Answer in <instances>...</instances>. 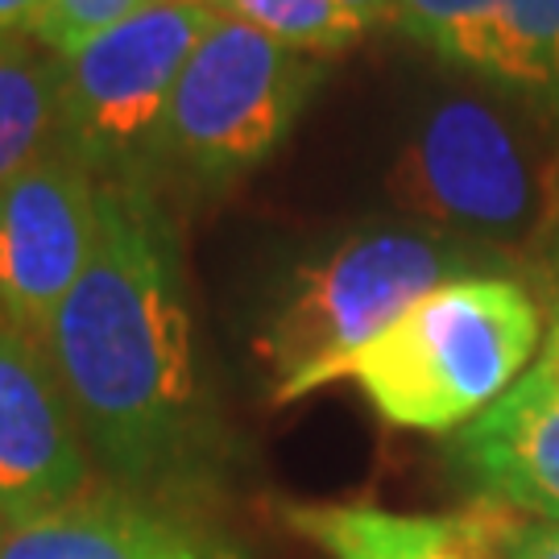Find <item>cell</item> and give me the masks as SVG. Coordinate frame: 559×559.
I'll use <instances>...</instances> for the list:
<instances>
[{"mask_svg": "<svg viewBox=\"0 0 559 559\" xmlns=\"http://www.w3.org/2000/svg\"><path fill=\"white\" fill-rule=\"evenodd\" d=\"M221 13L216 0H150L59 59V138L100 182L154 187L166 104Z\"/></svg>", "mask_w": 559, "mask_h": 559, "instance_id": "6", "label": "cell"}, {"mask_svg": "<svg viewBox=\"0 0 559 559\" xmlns=\"http://www.w3.org/2000/svg\"><path fill=\"white\" fill-rule=\"evenodd\" d=\"M100 233V175L55 141L0 187V316L38 336L80 282Z\"/></svg>", "mask_w": 559, "mask_h": 559, "instance_id": "7", "label": "cell"}, {"mask_svg": "<svg viewBox=\"0 0 559 559\" xmlns=\"http://www.w3.org/2000/svg\"><path fill=\"white\" fill-rule=\"evenodd\" d=\"M145 4L150 0H46L34 34L41 46H50L62 59V55L80 50L83 41H92L96 34L141 13Z\"/></svg>", "mask_w": 559, "mask_h": 559, "instance_id": "15", "label": "cell"}, {"mask_svg": "<svg viewBox=\"0 0 559 559\" xmlns=\"http://www.w3.org/2000/svg\"><path fill=\"white\" fill-rule=\"evenodd\" d=\"M59 141V55L0 46V187Z\"/></svg>", "mask_w": 559, "mask_h": 559, "instance_id": "13", "label": "cell"}, {"mask_svg": "<svg viewBox=\"0 0 559 559\" xmlns=\"http://www.w3.org/2000/svg\"><path fill=\"white\" fill-rule=\"evenodd\" d=\"M87 456L117 485L179 493L216 452V411L154 187L100 182V233L41 332Z\"/></svg>", "mask_w": 559, "mask_h": 559, "instance_id": "1", "label": "cell"}, {"mask_svg": "<svg viewBox=\"0 0 559 559\" xmlns=\"http://www.w3.org/2000/svg\"><path fill=\"white\" fill-rule=\"evenodd\" d=\"M390 195L436 233L519 245L559 224V158L498 104L452 96L402 145Z\"/></svg>", "mask_w": 559, "mask_h": 559, "instance_id": "5", "label": "cell"}, {"mask_svg": "<svg viewBox=\"0 0 559 559\" xmlns=\"http://www.w3.org/2000/svg\"><path fill=\"white\" fill-rule=\"evenodd\" d=\"M456 460L485 501L559 522V323L539 360L460 427Z\"/></svg>", "mask_w": 559, "mask_h": 559, "instance_id": "10", "label": "cell"}, {"mask_svg": "<svg viewBox=\"0 0 559 559\" xmlns=\"http://www.w3.org/2000/svg\"><path fill=\"white\" fill-rule=\"evenodd\" d=\"M506 559H559V522H519L506 535Z\"/></svg>", "mask_w": 559, "mask_h": 559, "instance_id": "16", "label": "cell"}, {"mask_svg": "<svg viewBox=\"0 0 559 559\" xmlns=\"http://www.w3.org/2000/svg\"><path fill=\"white\" fill-rule=\"evenodd\" d=\"M510 506L480 498L456 514H394L381 506H282V522L328 559H506Z\"/></svg>", "mask_w": 559, "mask_h": 559, "instance_id": "12", "label": "cell"}, {"mask_svg": "<svg viewBox=\"0 0 559 559\" xmlns=\"http://www.w3.org/2000/svg\"><path fill=\"white\" fill-rule=\"evenodd\" d=\"M0 559H249L179 493L83 485L75 498L9 519Z\"/></svg>", "mask_w": 559, "mask_h": 559, "instance_id": "8", "label": "cell"}, {"mask_svg": "<svg viewBox=\"0 0 559 559\" xmlns=\"http://www.w3.org/2000/svg\"><path fill=\"white\" fill-rule=\"evenodd\" d=\"M394 21L440 59L559 108V0H399Z\"/></svg>", "mask_w": 559, "mask_h": 559, "instance_id": "11", "label": "cell"}, {"mask_svg": "<svg viewBox=\"0 0 559 559\" xmlns=\"http://www.w3.org/2000/svg\"><path fill=\"white\" fill-rule=\"evenodd\" d=\"M340 4L360 29H369L373 21H394V9H399V0H340Z\"/></svg>", "mask_w": 559, "mask_h": 559, "instance_id": "18", "label": "cell"}, {"mask_svg": "<svg viewBox=\"0 0 559 559\" xmlns=\"http://www.w3.org/2000/svg\"><path fill=\"white\" fill-rule=\"evenodd\" d=\"M320 75V55L290 50L221 13L166 104L154 182L175 175L195 187H228L258 170L295 129Z\"/></svg>", "mask_w": 559, "mask_h": 559, "instance_id": "4", "label": "cell"}, {"mask_svg": "<svg viewBox=\"0 0 559 559\" xmlns=\"http://www.w3.org/2000/svg\"><path fill=\"white\" fill-rule=\"evenodd\" d=\"M92 456L38 336L0 316V506L9 519L75 498Z\"/></svg>", "mask_w": 559, "mask_h": 559, "instance_id": "9", "label": "cell"}, {"mask_svg": "<svg viewBox=\"0 0 559 559\" xmlns=\"http://www.w3.org/2000/svg\"><path fill=\"white\" fill-rule=\"evenodd\" d=\"M539 307L501 274H460L411 302L344 365L381 419L406 431H456L526 373Z\"/></svg>", "mask_w": 559, "mask_h": 559, "instance_id": "2", "label": "cell"}, {"mask_svg": "<svg viewBox=\"0 0 559 559\" xmlns=\"http://www.w3.org/2000/svg\"><path fill=\"white\" fill-rule=\"evenodd\" d=\"M216 4L302 55L344 50L348 41L365 34L357 21L344 13L340 0H216Z\"/></svg>", "mask_w": 559, "mask_h": 559, "instance_id": "14", "label": "cell"}, {"mask_svg": "<svg viewBox=\"0 0 559 559\" xmlns=\"http://www.w3.org/2000/svg\"><path fill=\"white\" fill-rule=\"evenodd\" d=\"M468 274L464 245L427 228H360L302 261L261 323L258 357L274 402H295L344 378V365L411 302Z\"/></svg>", "mask_w": 559, "mask_h": 559, "instance_id": "3", "label": "cell"}, {"mask_svg": "<svg viewBox=\"0 0 559 559\" xmlns=\"http://www.w3.org/2000/svg\"><path fill=\"white\" fill-rule=\"evenodd\" d=\"M46 0H0V46L17 41L25 29H38Z\"/></svg>", "mask_w": 559, "mask_h": 559, "instance_id": "17", "label": "cell"}]
</instances>
